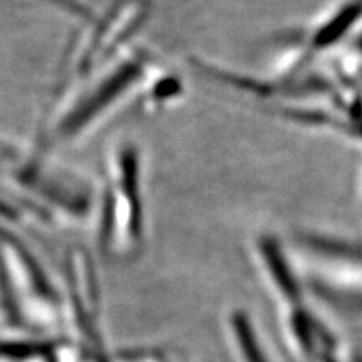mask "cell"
Listing matches in <instances>:
<instances>
[{
	"label": "cell",
	"instance_id": "6da1fadb",
	"mask_svg": "<svg viewBox=\"0 0 362 362\" xmlns=\"http://www.w3.org/2000/svg\"><path fill=\"white\" fill-rule=\"evenodd\" d=\"M146 70H148V62L139 56H133L112 66L59 113L58 121H54L52 129H49V145L82 136L83 132L93 127L133 86L144 81Z\"/></svg>",
	"mask_w": 362,
	"mask_h": 362
},
{
	"label": "cell",
	"instance_id": "7a4b0ae2",
	"mask_svg": "<svg viewBox=\"0 0 362 362\" xmlns=\"http://www.w3.org/2000/svg\"><path fill=\"white\" fill-rule=\"evenodd\" d=\"M100 243L103 247L110 245L112 235L122 223L127 235L136 243L144 234V198L141 154L132 144L122 146L113 154L110 185L101 202Z\"/></svg>",
	"mask_w": 362,
	"mask_h": 362
},
{
	"label": "cell",
	"instance_id": "3957f363",
	"mask_svg": "<svg viewBox=\"0 0 362 362\" xmlns=\"http://www.w3.org/2000/svg\"><path fill=\"white\" fill-rule=\"evenodd\" d=\"M146 13L148 6L144 0H126L112 8L103 18L97 20L82 49L78 50L74 70L77 77H89L100 62L110 58L130 33L139 28Z\"/></svg>",
	"mask_w": 362,
	"mask_h": 362
},
{
	"label": "cell",
	"instance_id": "277c9868",
	"mask_svg": "<svg viewBox=\"0 0 362 362\" xmlns=\"http://www.w3.org/2000/svg\"><path fill=\"white\" fill-rule=\"evenodd\" d=\"M234 332L237 337V341H239V346L243 352L245 361L246 362H267L264 361V356L262 354V349H259L255 335L252 334L251 326H249L247 320L245 319V315L237 314L234 317Z\"/></svg>",
	"mask_w": 362,
	"mask_h": 362
},
{
	"label": "cell",
	"instance_id": "5b68a950",
	"mask_svg": "<svg viewBox=\"0 0 362 362\" xmlns=\"http://www.w3.org/2000/svg\"><path fill=\"white\" fill-rule=\"evenodd\" d=\"M181 90H183V86H181L180 81H177L175 77H162L156 81L153 86L148 88L146 100H148V103H151L153 106L163 105L168 103V101H171L173 98H177L181 94Z\"/></svg>",
	"mask_w": 362,
	"mask_h": 362
}]
</instances>
